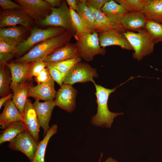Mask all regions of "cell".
Listing matches in <instances>:
<instances>
[{"label": "cell", "mask_w": 162, "mask_h": 162, "mask_svg": "<svg viewBox=\"0 0 162 162\" xmlns=\"http://www.w3.org/2000/svg\"><path fill=\"white\" fill-rule=\"evenodd\" d=\"M79 58H81L76 44L68 43L55 50L44 61L50 64Z\"/></svg>", "instance_id": "13"}, {"label": "cell", "mask_w": 162, "mask_h": 162, "mask_svg": "<svg viewBox=\"0 0 162 162\" xmlns=\"http://www.w3.org/2000/svg\"><path fill=\"white\" fill-rule=\"evenodd\" d=\"M72 37L66 31L61 35L35 45L27 53L13 61L15 62L30 63L40 60L44 61L55 50L69 43Z\"/></svg>", "instance_id": "1"}, {"label": "cell", "mask_w": 162, "mask_h": 162, "mask_svg": "<svg viewBox=\"0 0 162 162\" xmlns=\"http://www.w3.org/2000/svg\"><path fill=\"white\" fill-rule=\"evenodd\" d=\"M23 26H14L0 28V37L9 44L17 46L26 39V29Z\"/></svg>", "instance_id": "18"}, {"label": "cell", "mask_w": 162, "mask_h": 162, "mask_svg": "<svg viewBox=\"0 0 162 162\" xmlns=\"http://www.w3.org/2000/svg\"><path fill=\"white\" fill-rule=\"evenodd\" d=\"M46 67V64L43 60H40L34 62L30 67L29 75L30 78L36 76Z\"/></svg>", "instance_id": "33"}, {"label": "cell", "mask_w": 162, "mask_h": 162, "mask_svg": "<svg viewBox=\"0 0 162 162\" xmlns=\"http://www.w3.org/2000/svg\"><path fill=\"white\" fill-rule=\"evenodd\" d=\"M51 77L47 68H45L39 74L35 77V80L38 84L48 81Z\"/></svg>", "instance_id": "37"}, {"label": "cell", "mask_w": 162, "mask_h": 162, "mask_svg": "<svg viewBox=\"0 0 162 162\" xmlns=\"http://www.w3.org/2000/svg\"><path fill=\"white\" fill-rule=\"evenodd\" d=\"M127 80L113 89L106 88L101 85L94 84L96 90L95 94L97 104L96 114L92 118L91 124L96 127L110 128L114 118L118 116L123 114V112H112L110 111L108 106L109 97L110 94L116 89L128 81Z\"/></svg>", "instance_id": "2"}, {"label": "cell", "mask_w": 162, "mask_h": 162, "mask_svg": "<svg viewBox=\"0 0 162 162\" xmlns=\"http://www.w3.org/2000/svg\"><path fill=\"white\" fill-rule=\"evenodd\" d=\"M98 76L95 68L87 63L80 62L74 65L66 74L63 84L72 86L78 82L91 81L94 83V78Z\"/></svg>", "instance_id": "7"}, {"label": "cell", "mask_w": 162, "mask_h": 162, "mask_svg": "<svg viewBox=\"0 0 162 162\" xmlns=\"http://www.w3.org/2000/svg\"><path fill=\"white\" fill-rule=\"evenodd\" d=\"M38 143L25 129L9 142L8 147L12 150L22 153L31 162L35 155Z\"/></svg>", "instance_id": "8"}, {"label": "cell", "mask_w": 162, "mask_h": 162, "mask_svg": "<svg viewBox=\"0 0 162 162\" xmlns=\"http://www.w3.org/2000/svg\"><path fill=\"white\" fill-rule=\"evenodd\" d=\"M16 56L14 52L6 53H0V64L6 65L12 61V59Z\"/></svg>", "instance_id": "38"}, {"label": "cell", "mask_w": 162, "mask_h": 162, "mask_svg": "<svg viewBox=\"0 0 162 162\" xmlns=\"http://www.w3.org/2000/svg\"><path fill=\"white\" fill-rule=\"evenodd\" d=\"M69 10L72 24L76 32L74 37L76 40L85 34L93 33L85 26L76 11L70 8Z\"/></svg>", "instance_id": "29"}, {"label": "cell", "mask_w": 162, "mask_h": 162, "mask_svg": "<svg viewBox=\"0 0 162 162\" xmlns=\"http://www.w3.org/2000/svg\"><path fill=\"white\" fill-rule=\"evenodd\" d=\"M110 0H86V4L97 9L101 10L105 4Z\"/></svg>", "instance_id": "39"}, {"label": "cell", "mask_w": 162, "mask_h": 162, "mask_svg": "<svg viewBox=\"0 0 162 162\" xmlns=\"http://www.w3.org/2000/svg\"><path fill=\"white\" fill-rule=\"evenodd\" d=\"M3 106V110L0 115L1 128L4 129L15 122L23 121L22 115L11 99L6 102Z\"/></svg>", "instance_id": "20"}, {"label": "cell", "mask_w": 162, "mask_h": 162, "mask_svg": "<svg viewBox=\"0 0 162 162\" xmlns=\"http://www.w3.org/2000/svg\"><path fill=\"white\" fill-rule=\"evenodd\" d=\"M82 58H80L71 59L61 62L50 64H47L59 70L64 76L77 63L81 62Z\"/></svg>", "instance_id": "32"}, {"label": "cell", "mask_w": 162, "mask_h": 162, "mask_svg": "<svg viewBox=\"0 0 162 162\" xmlns=\"http://www.w3.org/2000/svg\"><path fill=\"white\" fill-rule=\"evenodd\" d=\"M66 30L60 27H53L45 29L34 26L31 29L29 36L22 43L16 46V56L20 57L35 45L49 39L61 35Z\"/></svg>", "instance_id": "4"}, {"label": "cell", "mask_w": 162, "mask_h": 162, "mask_svg": "<svg viewBox=\"0 0 162 162\" xmlns=\"http://www.w3.org/2000/svg\"><path fill=\"white\" fill-rule=\"evenodd\" d=\"M147 21L142 12H129L121 19V24L125 30L138 31L145 28Z\"/></svg>", "instance_id": "21"}, {"label": "cell", "mask_w": 162, "mask_h": 162, "mask_svg": "<svg viewBox=\"0 0 162 162\" xmlns=\"http://www.w3.org/2000/svg\"><path fill=\"white\" fill-rule=\"evenodd\" d=\"M137 32L127 31L123 33L134 50L133 58L140 61L153 52L155 44L145 28Z\"/></svg>", "instance_id": "3"}, {"label": "cell", "mask_w": 162, "mask_h": 162, "mask_svg": "<svg viewBox=\"0 0 162 162\" xmlns=\"http://www.w3.org/2000/svg\"><path fill=\"white\" fill-rule=\"evenodd\" d=\"M145 28L155 44L162 42V24L148 20Z\"/></svg>", "instance_id": "30"}, {"label": "cell", "mask_w": 162, "mask_h": 162, "mask_svg": "<svg viewBox=\"0 0 162 162\" xmlns=\"http://www.w3.org/2000/svg\"><path fill=\"white\" fill-rule=\"evenodd\" d=\"M0 6L4 10H14L22 9L20 6L10 0H0Z\"/></svg>", "instance_id": "35"}, {"label": "cell", "mask_w": 162, "mask_h": 162, "mask_svg": "<svg viewBox=\"0 0 162 162\" xmlns=\"http://www.w3.org/2000/svg\"><path fill=\"white\" fill-rule=\"evenodd\" d=\"M87 6L92 11L94 16L97 33L110 29H117L123 33L125 32V29L122 25L117 24L112 22L101 10Z\"/></svg>", "instance_id": "22"}, {"label": "cell", "mask_w": 162, "mask_h": 162, "mask_svg": "<svg viewBox=\"0 0 162 162\" xmlns=\"http://www.w3.org/2000/svg\"><path fill=\"white\" fill-rule=\"evenodd\" d=\"M77 90L72 85L63 84L56 92L54 100L56 106L69 112L76 107Z\"/></svg>", "instance_id": "11"}, {"label": "cell", "mask_w": 162, "mask_h": 162, "mask_svg": "<svg viewBox=\"0 0 162 162\" xmlns=\"http://www.w3.org/2000/svg\"><path fill=\"white\" fill-rule=\"evenodd\" d=\"M78 8L76 12L85 26L92 32H96L95 20L94 15L86 3L77 0Z\"/></svg>", "instance_id": "25"}, {"label": "cell", "mask_w": 162, "mask_h": 162, "mask_svg": "<svg viewBox=\"0 0 162 162\" xmlns=\"http://www.w3.org/2000/svg\"><path fill=\"white\" fill-rule=\"evenodd\" d=\"M56 92L54 87V81L51 77L47 82L30 87L28 91V97H32L39 100H51L55 98Z\"/></svg>", "instance_id": "16"}, {"label": "cell", "mask_w": 162, "mask_h": 162, "mask_svg": "<svg viewBox=\"0 0 162 162\" xmlns=\"http://www.w3.org/2000/svg\"><path fill=\"white\" fill-rule=\"evenodd\" d=\"M32 62H15L13 61L6 66L10 69L11 74L13 86L32 80L29 75V70Z\"/></svg>", "instance_id": "17"}, {"label": "cell", "mask_w": 162, "mask_h": 162, "mask_svg": "<svg viewBox=\"0 0 162 162\" xmlns=\"http://www.w3.org/2000/svg\"><path fill=\"white\" fill-rule=\"evenodd\" d=\"M34 22L33 19L22 9L0 10V28L19 25L28 28Z\"/></svg>", "instance_id": "10"}, {"label": "cell", "mask_w": 162, "mask_h": 162, "mask_svg": "<svg viewBox=\"0 0 162 162\" xmlns=\"http://www.w3.org/2000/svg\"><path fill=\"white\" fill-rule=\"evenodd\" d=\"M13 94H10L4 97L1 98L0 99V109H1L2 106L8 100L12 98Z\"/></svg>", "instance_id": "42"}, {"label": "cell", "mask_w": 162, "mask_h": 162, "mask_svg": "<svg viewBox=\"0 0 162 162\" xmlns=\"http://www.w3.org/2000/svg\"><path fill=\"white\" fill-rule=\"evenodd\" d=\"M44 26L60 27L74 37L76 32L73 26L69 8L66 0L62 1V5L58 8H52L51 13L39 23Z\"/></svg>", "instance_id": "5"}, {"label": "cell", "mask_w": 162, "mask_h": 162, "mask_svg": "<svg viewBox=\"0 0 162 162\" xmlns=\"http://www.w3.org/2000/svg\"><path fill=\"white\" fill-rule=\"evenodd\" d=\"M142 12L147 20L162 24V0H147Z\"/></svg>", "instance_id": "24"}, {"label": "cell", "mask_w": 162, "mask_h": 162, "mask_svg": "<svg viewBox=\"0 0 162 162\" xmlns=\"http://www.w3.org/2000/svg\"><path fill=\"white\" fill-rule=\"evenodd\" d=\"M12 82L11 74L6 66L0 64V96L1 98L10 93Z\"/></svg>", "instance_id": "28"}, {"label": "cell", "mask_w": 162, "mask_h": 162, "mask_svg": "<svg viewBox=\"0 0 162 162\" xmlns=\"http://www.w3.org/2000/svg\"><path fill=\"white\" fill-rule=\"evenodd\" d=\"M66 1L70 8L76 11L78 8L77 0H66Z\"/></svg>", "instance_id": "41"}, {"label": "cell", "mask_w": 162, "mask_h": 162, "mask_svg": "<svg viewBox=\"0 0 162 162\" xmlns=\"http://www.w3.org/2000/svg\"><path fill=\"white\" fill-rule=\"evenodd\" d=\"M76 41V44L80 57L86 62L92 61L96 55L105 54L106 50L100 46L96 32L85 34Z\"/></svg>", "instance_id": "6"}, {"label": "cell", "mask_w": 162, "mask_h": 162, "mask_svg": "<svg viewBox=\"0 0 162 162\" xmlns=\"http://www.w3.org/2000/svg\"><path fill=\"white\" fill-rule=\"evenodd\" d=\"M23 122L26 129L35 140L39 142L40 126L33 104L28 99L22 115Z\"/></svg>", "instance_id": "15"}, {"label": "cell", "mask_w": 162, "mask_h": 162, "mask_svg": "<svg viewBox=\"0 0 162 162\" xmlns=\"http://www.w3.org/2000/svg\"><path fill=\"white\" fill-rule=\"evenodd\" d=\"M147 0H115L129 12H142Z\"/></svg>", "instance_id": "31"}, {"label": "cell", "mask_w": 162, "mask_h": 162, "mask_svg": "<svg viewBox=\"0 0 162 162\" xmlns=\"http://www.w3.org/2000/svg\"><path fill=\"white\" fill-rule=\"evenodd\" d=\"M58 127L53 125L48 130L42 140L39 141L34 156L31 162H45L46 148L50 138L57 132Z\"/></svg>", "instance_id": "26"}, {"label": "cell", "mask_w": 162, "mask_h": 162, "mask_svg": "<svg viewBox=\"0 0 162 162\" xmlns=\"http://www.w3.org/2000/svg\"><path fill=\"white\" fill-rule=\"evenodd\" d=\"M52 8H58L62 5V1L61 0H44Z\"/></svg>", "instance_id": "40"}, {"label": "cell", "mask_w": 162, "mask_h": 162, "mask_svg": "<svg viewBox=\"0 0 162 162\" xmlns=\"http://www.w3.org/2000/svg\"><path fill=\"white\" fill-rule=\"evenodd\" d=\"M102 156L103 154H100V157L99 158V160L97 162H118L116 160L111 157H109V158L106 159L105 161L103 162H101V159H102Z\"/></svg>", "instance_id": "43"}, {"label": "cell", "mask_w": 162, "mask_h": 162, "mask_svg": "<svg viewBox=\"0 0 162 162\" xmlns=\"http://www.w3.org/2000/svg\"><path fill=\"white\" fill-rule=\"evenodd\" d=\"M46 68L52 78L61 86L63 84L65 76L59 70L52 66L46 65Z\"/></svg>", "instance_id": "34"}, {"label": "cell", "mask_w": 162, "mask_h": 162, "mask_svg": "<svg viewBox=\"0 0 162 162\" xmlns=\"http://www.w3.org/2000/svg\"><path fill=\"white\" fill-rule=\"evenodd\" d=\"M25 129L26 128L23 122H13L2 131L0 136V144L10 142Z\"/></svg>", "instance_id": "27"}, {"label": "cell", "mask_w": 162, "mask_h": 162, "mask_svg": "<svg viewBox=\"0 0 162 162\" xmlns=\"http://www.w3.org/2000/svg\"><path fill=\"white\" fill-rule=\"evenodd\" d=\"M31 80L10 86L13 93L12 100L22 116L28 99V90L33 86Z\"/></svg>", "instance_id": "19"}, {"label": "cell", "mask_w": 162, "mask_h": 162, "mask_svg": "<svg viewBox=\"0 0 162 162\" xmlns=\"http://www.w3.org/2000/svg\"><path fill=\"white\" fill-rule=\"evenodd\" d=\"M99 44L102 47L105 48L112 45H116L128 50H133L123 32L116 29L106 30L98 33Z\"/></svg>", "instance_id": "12"}, {"label": "cell", "mask_w": 162, "mask_h": 162, "mask_svg": "<svg viewBox=\"0 0 162 162\" xmlns=\"http://www.w3.org/2000/svg\"><path fill=\"white\" fill-rule=\"evenodd\" d=\"M39 123L44 130V136L50 128L49 123L53 110L56 106L54 100L40 102L35 100L33 103Z\"/></svg>", "instance_id": "14"}, {"label": "cell", "mask_w": 162, "mask_h": 162, "mask_svg": "<svg viewBox=\"0 0 162 162\" xmlns=\"http://www.w3.org/2000/svg\"><path fill=\"white\" fill-rule=\"evenodd\" d=\"M102 12L112 22L121 25V19L129 12L114 0L110 1L101 9Z\"/></svg>", "instance_id": "23"}, {"label": "cell", "mask_w": 162, "mask_h": 162, "mask_svg": "<svg viewBox=\"0 0 162 162\" xmlns=\"http://www.w3.org/2000/svg\"><path fill=\"white\" fill-rule=\"evenodd\" d=\"M16 48V46L9 44L0 37V53H15Z\"/></svg>", "instance_id": "36"}, {"label": "cell", "mask_w": 162, "mask_h": 162, "mask_svg": "<svg viewBox=\"0 0 162 162\" xmlns=\"http://www.w3.org/2000/svg\"><path fill=\"white\" fill-rule=\"evenodd\" d=\"M22 9L29 15L34 22L39 23L51 12L52 7L44 0H16Z\"/></svg>", "instance_id": "9"}]
</instances>
